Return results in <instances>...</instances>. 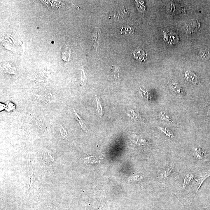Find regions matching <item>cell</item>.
<instances>
[{"label": "cell", "instance_id": "6da1fadb", "mask_svg": "<svg viewBox=\"0 0 210 210\" xmlns=\"http://www.w3.org/2000/svg\"><path fill=\"white\" fill-rule=\"evenodd\" d=\"M133 57L139 61L143 62L147 59L148 55L143 50L140 48L135 49L133 53Z\"/></svg>", "mask_w": 210, "mask_h": 210}, {"label": "cell", "instance_id": "7a4b0ae2", "mask_svg": "<svg viewBox=\"0 0 210 210\" xmlns=\"http://www.w3.org/2000/svg\"><path fill=\"white\" fill-rule=\"evenodd\" d=\"M185 78L187 81L190 83L196 84L199 82V78L193 72L187 71L185 74Z\"/></svg>", "mask_w": 210, "mask_h": 210}, {"label": "cell", "instance_id": "3957f363", "mask_svg": "<svg viewBox=\"0 0 210 210\" xmlns=\"http://www.w3.org/2000/svg\"><path fill=\"white\" fill-rule=\"evenodd\" d=\"M100 29L98 28H96L95 30L93 31L92 35V38H93V48L96 50L99 45V37L100 34Z\"/></svg>", "mask_w": 210, "mask_h": 210}, {"label": "cell", "instance_id": "277c9868", "mask_svg": "<svg viewBox=\"0 0 210 210\" xmlns=\"http://www.w3.org/2000/svg\"><path fill=\"white\" fill-rule=\"evenodd\" d=\"M194 156L196 159L201 160L205 158L206 156V152L201 148L195 147L192 149Z\"/></svg>", "mask_w": 210, "mask_h": 210}, {"label": "cell", "instance_id": "5b68a950", "mask_svg": "<svg viewBox=\"0 0 210 210\" xmlns=\"http://www.w3.org/2000/svg\"><path fill=\"white\" fill-rule=\"evenodd\" d=\"M102 158L99 156H90L84 159L85 164H96L101 162Z\"/></svg>", "mask_w": 210, "mask_h": 210}, {"label": "cell", "instance_id": "8992f818", "mask_svg": "<svg viewBox=\"0 0 210 210\" xmlns=\"http://www.w3.org/2000/svg\"><path fill=\"white\" fill-rule=\"evenodd\" d=\"M132 140L136 144L140 146L145 145L148 144L145 139L135 134L132 135Z\"/></svg>", "mask_w": 210, "mask_h": 210}, {"label": "cell", "instance_id": "52a82bcc", "mask_svg": "<svg viewBox=\"0 0 210 210\" xmlns=\"http://www.w3.org/2000/svg\"><path fill=\"white\" fill-rule=\"evenodd\" d=\"M198 56L201 60H206L210 57V51L208 49L201 50L198 52Z\"/></svg>", "mask_w": 210, "mask_h": 210}, {"label": "cell", "instance_id": "ba28073f", "mask_svg": "<svg viewBox=\"0 0 210 210\" xmlns=\"http://www.w3.org/2000/svg\"><path fill=\"white\" fill-rule=\"evenodd\" d=\"M210 176V172H203L200 174L198 175V179L199 180V185L198 186V188L197 189V191H198L201 186L202 184L204 181Z\"/></svg>", "mask_w": 210, "mask_h": 210}, {"label": "cell", "instance_id": "9c48e42d", "mask_svg": "<svg viewBox=\"0 0 210 210\" xmlns=\"http://www.w3.org/2000/svg\"><path fill=\"white\" fill-rule=\"evenodd\" d=\"M169 87L176 94L180 95L182 94L181 88L177 83L173 82L169 84Z\"/></svg>", "mask_w": 210, "mask_h": 210}, {"label": "cell", "instance_id": "30bf717a", "mask_svg": "<svg viewBox=\"0 0 210 210\" xmlns=\"http://www.w3.org/2000/svg\"><path fill=\"white\" fill-rule=\"evenodd\" d=\"M134 28L133 27L127 26L123 27H121L120 29V32L121 35L127 34H133L134 33Z\"/></svg>", "mask_w": 210, "mask_h": 210}, {"label": "cell", "instance_id": "8fae6325", "mask_svg": "<svg viewBox=\"0 0 210 210\" xmlns=\"http://www.w3.org/2000/svg\"><path fill=\"white\" fill-rule=\"evenodd\" d=\"M70 49L67 45L64 47L62 51V57L65 61H68L70 57Z\"/></svg>", "mask_w": 210, "mask_h": 210}, {"label": "cell", "instance_id": "7c38bea8", "mask_svg": "<svg viewBox=\"0 0 210 210\" xmlns=\"http://www.w3.org/2000/svg\"><path fill=\"white\" fill-rule=\"evenodd\" d=\"M159 118L162 121H164L166 123H172V120L171 118L168 114H167L164 111H161L160 113L158 114Z\"/></svg>", "mask_w": 210, "mask_h": 210}, {"label": "cell", "instance_id": "4fadbf2b", "mask_svg": "<svg viewBox=\"0 0 210 210\" xmlns=\"http://www.w3.org/2000/svg\"><path fill=\"white\" fill-rule=\"evenodd\" d=\"M193 174L191 173H188L187 174L184 178L183 184V188H186L188 186L191 181L193 179Z\"/></svg>", "mask_w": 210, "mask_h": 210}, {"label": "cell", "instance_id": "5bb4252c", "mask_svg": "<svg viewBox=\"0 0 210 210\" xmlns=\"http://www.w3.org/2000/svg\"><path fill=\"white\" fill-rule=\"evenodd\" d=\"M73 110L74 111L76 117V118L77 120H78V121H79V124H80V126H81V128H82V129L84 131L86 132H88V129L87 127H86V125H85V123L84 122L83 120L81 117L78 115V113H77L76 112L74 108H73Z\"/></svg>", "mask_w": 210, "mask_h": 210}, {"label": "cell", "instance_id": "9a60e30c", "mask_svg": "<svg viewBox=\"0 0 210 210\" xmlns=\"http://www.w3.org/2000/svg\"><path fill=\"white\" fill-rule=\"evenodd\" d=\"M128 115L135 121H142V118L139 114L136 113L133 110L130 109L128 111Z\"/></svg>", "mask_w": 210, "mask_h": 210}, {"label": "cell", "instance_id": "2e32d148", "mask_svg": "<svg viewBox=\"0 0 210 210\" xmlns=\"http://www.w3.org/2000/svg\"><path fill=\"white\" fill-rule=\"evenodd\" d=\"M3 70L6 73H8L10 74H15L16 72L15 66H12L10 64H7L6 65H4Z\"/></svg>", "mask_w": 210, "mask_h": 210}, {"label": "cell", "instance_id": "e0dca14e", "mask_svg": "<svg viewBox=\"0 0 210 210\" xmlns=\"http://www.w3.org/2000/svg\"><path fill=\"white\" fill-rule=\"evenodd\" d=\"M159 128L161 132H162L163 134H165V135H166L167 136H168V137L173 139L174 137L172 132L170 130L169 128H165V127H159Z\"/></svg>", "mask_w": 210, "mask_h": 210}, {"label": "cell", "instance_id": "ac0fdd59", "mask_svg": "<svg viewBox=\"0 0 210 210\" xmlns=\"http://www.w3.org/2000/svg\"><path fill=\"white\" fill-rule=\"evenodd\" d=\"M173 169V168L172 167H168L167 169H165L162 173V175H161L162 178H167L168 176H170L172 172Z\"/></svg>", "mask_w": 210, "mask_h": 210}, {"label": "cell", "instance_id": "d6986e66", "mask_svg": "<svg viewBox=\"0 0 210 210\" xmlns=\"http://www.w3.org/2000/svg\"><path fill=\"white\" fill-rule=\"evenodd\" d=\"M59 130L60 131L61 135L62 136L65 140H68L69 135L67 132L65 128L63 127L62 125H60L59 127Z\"/></svg>", "mask_w": 210, "mask_h": 210}, {"label": "cell", "instance_id": "ffe728a7", "mask_svg": "<svg viewBox=\"0 0 210 210\" xmlns=\"http://www.w3.org/2000/svg\"><path fill=\"white\" fill-rule=\"evenodd\" d=\"M96 97L97 108L98 113H99V115L101 117L103 115V110L102 105L99 99L97 97V96H96Z\"/></svg>", "mask_w": 210, "mask_h": 210}, {"label": "cell", "instance_id": "44dd1931", "mask_svg": "<svg viewBox=\"0 0 210 210\" xmlns=\"http://www.w3.org/2000/svg\"><path fill=\"white\" fill-rule=\"evenodd\" d=\"M112 70L114 73V79L115 80L117 81L120 78V72H119L118 69L116 66L113 65L112 66Z\"/></svg>", "mask_w": 210, "mask_h": 210}, {"label": "cell", "instance_id": "7402d4cb", "mask_svg": "<svg viewBox=\"0 0 210 210\" xmlns=\"http://www.w3.org/2000/svg\"><path fill=\"white\" fill-rule=\"evenodd\" d=\"M139 93L141 94V96L143 97L144 98H145L146 100H148L150 99V95H149V93L147 91H145L144 90L142 89H141V88H139Z\"/></svg>", "mask_w": 210, "mask_h": 210}, {"label": "cell", "instance_id": "603a6c76", "mask_svg": "<svg viewBox=\"0 0 210 210\" xmlns=\"http://www.w3.org/2000/svg\"><path fill=\"white\" fill-rule=\"evenodd\" d=\"M143 178L142 176L140 175H135V176H133L132 177H129L128 178V181L130 182H135L138 181H141Z\"/></svg>", "mask_w": 210, "mask_h": 210}, {"label": "cell", "instance_id": "cb8c5ba5", "mask_svg": "<svg viewBox=\"0 0 210 210\" xmlns=\"http://www.w3.org/2000/svg\"><path fill=\"white\" fill-rule=\"evenodd\" d=\"M85 72H84L83 70H82L81 73V84L82 85H84V83H85Z\"/></svg>", "mask_w": 210, "mask_h": 210}]
</instances>
